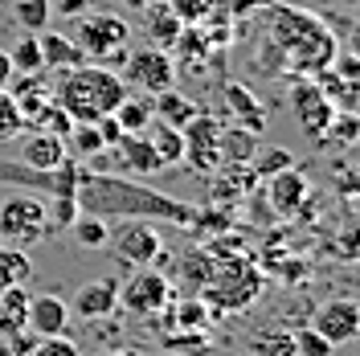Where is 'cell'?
Wrapping results in <instances>:
<instances>
[{
	"instance_id": "c3c4849f",
	"label": "cell",
	"mask_w": 360,
	"mask_h": 356,
	"mask_svg": "<svg viewBox=\"0 0 360 356\" xmlns=\"http://www.w3.org/2000/svg\"><path fill=\"white\" fill-rule=\"evenodd\" d=\"M119 4H127V8H135V13H143V8H148V0H119Z\"/></svg>"
},
{
	"instance_id": "836d02e7",
	"label": "cell",
	"mask_w": 360,
	"mask_h": 356,
	"mask_svg": "<svg viewBox=\"0 0 360 356\" xmlns=\"http://www.w3.org/2000/svg\"><path fill=\"white\" fill-rule=\"evenodd\" d=\"M295 164V156L287 152V148H258V156H254V177L258 180H266V177H274V172H283V168H291Z\"/></svg>"
},
{
	"instance_id": "4dcf8cb0",
	"label": "cell",
	"mask_w": 360,
	"mask_h": 356,
	"mask_svg": "<svg viewBox=\"0 0 360 356\" xmlns=\"http://www.w3.org/2000/svg\"><path fill=\"white\" fill-rule=\"evenodd\" d=\"M70 234H74V242L86 246V250H107L111 225H107V217H90V213H78V217H74V225H70Z\"/></svg>"
},
{
	"instance_id": "8fae6325",
	"label": "cell",
	"mask_w": 360,
	"mask_h": 356,
	"mask_svg": "<svg viewBox=\"0 0 360 356\" xmlns=\"http://www.w3.org/2000/svg\"><path fill=\"white\" fill-rule=\"evenodd\" d=\"M307 328H315V332L323 336L332 348H340V344H352L360 332V303L356 299H328V303H315L311 312V324Z\"/></svg>"
},
{
	"instance_id": "7bdbcfd3",
	"label": "cell",
	"mask_w": 360,
	"mask_h": 356,
	"mask_svg": "<svg viewBox=\"0 0 360 356\" xmlns=\"http://www.w3.org/2000/svg\"><path fill=\"white\" fill-rule=\"evenodd\" d=\"M336 254L344 258V262H352V258H356V229H352V225L336 238Z\"/></svg>"
},
{
	"instance_id": "8992f818",
	"label": "cell",
	"mask_w": 360,
	"mask_h": 356,
	"mask_svg": "<svg viewBox=\"0 0 360 356\" xmlns=\"http://www.w3.org/2000/svg\"><path fill=\"white\" fill-rule=\"evenodd\" d=\"M49 238V209L45 197L25 193V197L0 201V242L8 246H29Z\"/></svg>"
},
{
	"instance_id": "f1b7e54d",
	"label": "cell",
	"mask_w": 360,
	"mask_h": 356,
	"mask_svg": "<svg viewBox=\"0 0 360 356\" xmlns=\"http://www.w3.org/2000/svg\"><path fill=\"white\" fill-rule=\"evenodd\" d=\"M98 152H107V148H103V139H98V127H94V123H74L70 135H66V156L86 164V160L98 156Z\"/></svg>"
},
{
	"instance_id": "e575fe53",
	"label": "cell",
	"mask_w": 360,
	"mask_h": 356,
	"mask_svg": "<svg viewBox=\"0 0 360 356\" xmlns=\"http://www.w3.org/2000/svg\"><path fill=\"white\" fill-rule=\"evenodd\" d=\"M21 132H25V119L17 111V103H13V94L0 90V144H13Z\"/></svg>"
},
{
	"instance_id": "cb8c5ba5",
	"label": "cell",
	"mask_w": 360,
	"mask_h": 356,
	"mask_svg": "<svg viewBox=\"0 0 360 356\" xmlns=\"http://www.w3.org/2000/svg\"><path fill=\"white\" fill-rule=\"evenodd\" d=\"M180 29H184V25L168 13V4H148V8H143V33L152 37V45L172 49V42H176Z\"/></svg>"
},
{
	"instance_id": "bcb514c9",
	"label": "cell",
	"mask_w": 360,
	"mask_h": 356,
	"mask_svg": "<svg viewBox=\"0 0 360 356\" xmlns=\"http://www.w3.org/2000/svg\"><path fill=\"white\" fill-rule=\"evenodd\" d=\"M13 74H17V70H13V62H8V49H0V90L8 87Z\"/></svg>"
},
{
	"instance_id": "2e32d148",
	"label": "cell",
	"mask_w": 360,
	"mask_h": 356,
	"mask_svg": "<svg viewBox=\"0 0 360 356\" xmlns=\"http://www.w3.org/2000/svg\"><path fill=\"white\" fill-rule=\"evenodd\" d=\"M258 148H262V135L242 127V123H225L221 127V168H250L254 156H258Z\"/></svg>"
},
{
	"instance_id": "6da1fadb",
	"label": "cell",
	"mask_w": 360,
	"mask_h": 356,
	"mask_svg": "<svg viewBox=\"0 0 360 356\" xmlns=\"http://www.w3.org/2000/svg\"><path fill=\"white\" fill-rule=\"evenodd\" d=\"M262 8H266V17L258 21V37H266V45L258 42V62L266 74L315 78L332 66L340 42L323 17L283 4V0H266Z\"/></svg>"
},
{
	"instance_id": "44dd1931",
	"label": "cell",
	"mask_w": 360,
	"mask_h": 356,
	"mask_svg": "<svg viewBox=\"0 0 360 356\" xmlns=\"http://www.w3.org/2000/svg\"><path fill=\"white\" fill-rule=\"evenodd\" d=\"M201 111L193 98H184V94H176V90H160V94H152V115H156V123H168V127H184L193 115Z\"/></svg>"
},
{
	"instance_id": "3957f363",
	"label": "cell",
	"mask_w": 360,
	"mask_h": 356,
	"mask_svg": "<svg viewBox=\"0 0 360 356\" xmlns=\"http://www.w3.org/2000/svg\"><path fill=\"white\" fill-rule=\"evenodd\" d=\"M262 291H266V279H262L258 258H221L213 279L197 295L213 312H250L262 299Z\"/></svg>"
},
{
	"instance_id": "ee69618b",
	"label": "cell",
	"mask_w": 360,
	"mask_h": 356,
	"mask_svg": "<svg viewBox=\"0 0 360 356\" xmlns=\"http://www.w3.org/2000/svg\"><path fill=\"white\" fill-rule=\"evenodd\" d=\"M336 189H340V197H344L348 205H352V201H356V172H352V168H340Z\"/></svg>"
},
{
	"instance_id": "7dc6e473",
	"label": "cell",
	"mask_w": 360,
	"mask_h": 356,
	"mask_svg": "<svg viewBox=\"0 0 360 356\" xmlns=\"http://www.w3.org/2000/svg\"><path fill=\"white\" fill-rule=\"evenodd\" d=\"M98 356H143L139 348H111V352H98Z\"/></svg>"
},
{
	"instance_id": "277c9868",
	"label": "cell",
	"mask_w": 360,
	"mask_h": 356,
	"mask_svg": "<svg viewBox=\"0 0 360 356\" xmlns=\"http://www.w3.org/2000/svg\"><path fill=\"white\" fill-rule=\"evenodd\" d=\"M70 42L86 53V62L98 66H123L127 58V45H131V25L115 13H78L74 29H70Z\"/></svg>"
},
{
	"instance_id": "ba28073f",
	"label": "cell",
	"mask_w": 360,
	"mask_h": 356,
	"mask_svg": "<svg viewBox=\"0 0 360 356\" xmlns=\"http://www.w3.org/2000/svg\"><path fill=\"white\" fill-rule=\"evenodd\" d=\"M127 90H139V94H160L176 82V58L160 45H139V49H127L123 58V74H119Z\"/></svg>"
},
{
	"instance_id": "d590c367",
	"label": "cell",
	"mask_w": 360,
	"mask_h": 356,
	"mask_svg": "<svg viewBox=\"0 0 360 356\" xmlns=\"http://www.w3.org/2000/svg\"><path fill=\"white\" fill-rule=\"evenodd\" d=\"M164 4L180 25H205L209 17V0H164Z\"/></svg>"
},
{
	"instance_id": "e0dca14e",
	"label": "cell",
	"mask_w": 360,
	"mask_h": 356,
	"mask_svg": "<svg viewBox=\"0 0 360 356\" xmlns=\"http://www.w3.org/2000/svg\"><path fill=\"white\" fill-rule=\"evenodd\" d=\"M213 307L205 303L201 295H188V299H172L168 307H164V319H168V328L172 332H205L209 324H213Z\"/></svg>"
},
{
	"instance_id": "1f68e13d",
	"label": "cell",
	"mask_w": 360,
	"mask_h": 356,
	"mask_svg": "<svg viewBox=\"0 0 360 356\" xmlns=\"http://www.w3.org/2000/svg\"><path fill=\"white\" fill-rule=\"evenodd\" d=\"M13 17H17V25H21L25 33H41V29H49L53 4L49 0H17L13 4Z\"/></svg>"
},
{
	"instance_id": "f35d334b",
	"label": "cell",
	"mask_w": 360,
	"mask_h": 356,
	"mask_svg": "<svg viewBox=\"0 0 360 356\" xmlns=\"http://www.w3.org/2000/svg\"><path fill=\"white\" fill-rule=\"evenodd\" d=\"M164 348H168V352H205V348H209V336L205 332H172L168 336V340H164Z\"/></svg>"
},
{
	"instance_id": "8d00e7d4",
	"label": "cell",
	"mask_w": 360,
	"mask_h": 356,
	"mask_svg": "<svg viewBox=\"0 0 360 356\" xmlns=\"http://www.w3.org/2000/svg\"><path fill=\"white\" fill-rule=\"evenodd\" d=\"M33 127H41V132L58 135V139H66L70 127H74V119H70V115L62 111V107H58V103H49V107H45L41 115H37V123H33Z\"/></svg>"
},
{
	"instance_id": "74e56055",
	"label": "cell",
	"mask_w": 360,
	"mask_h": 356,
	"mask_svg": "<svg viewBox=\"0 0 360 356\" xmlns=\"http://www.w3.org/2000/svg\"><path fill=\"white\" fill-rule=\"evenodd\" d=\"M295 352L299 356H332V344L315 332V328H299L295 332Z\"/></svg>"
},
{
	"instance_id": "ab89813d",
	"label": "cell",
	"mask_w": 360,
	"mask_h": 356,
	"mask_svg": "<svg viewBox=\"0 0 360 356\" xmlns=\"http://www.w3.org/2000/svg\"><path fill=\"white\" fill-rule=\"evenodd\" d=\"M29 356H82V352H78V344H74L70 336H45V340L33 344Z\"/></svg>"
},
{
	"instance_id": "f546056e",
	"label": "cell",
	"mask_w": 360,
	"mask_h": 356,
	"mask_svg": "<svg viewBox=\"0 0 360 356\" xmlns=\"http://www.w3.org/2000/svg\"><path fill=\"white\" fill-rule=\"evenodd\" d=\"M356 132H360L356 115H348V111H336V119L328 123V132L319 135L315 144H319L323 152H336V148H352V144H356Z\"/></svg>"
},
{
	"instance_id": "83f0119b",
	"label": "cell",
	"mask_w": 360,
	"mask_h": 356,
	"mask_svg": "<svg viewBox=\"0 0 360 356\" xmlns=\"http://www.w3.org/2000/svg\"><path fill=\"white\" fill-rule=\"evenodd\" d=\"M25 312H29V295H25V287L0 291V336L25 332Z\"/></svg>"
},
{
	"instance_id": "484cf974",
	"label": "cell",
	"mask_w": 360,
	"mask_h": 356,
	"mask_svg": "<svg viewBox=\"0 0 360 356\" xmlns=\"http://www.w3.org/2000/svg\"><path fill=\"white\" fill-rule=\"evenodd\" d=\"M152 123H156V119H152ZM148 139H152V148H156V156H160V168H176V164H184V135H180V127L156 123Z\"/></svg>"
},
{
	"instance_id": "681fc988",
	"label": "cell",
	"mask_w": 360,
	"mask_h": 356,
	"mask_svg": "<svg viewBox=\"0 0 360 356\" xmlns=\"http://www.w3.org/2000/svg\"><path fill=\"white\" fill-rule=\"evenodd\" d=\"M148 4H164V0H148Z\"/></svg>"
},
{
	"instance_id": "b9f144b4",
	"label": "cell",
	"mask_w": 360,
	"mask_h": 356,
	"mask_svg": "<svg viewBox=\"0 0 360 356\" xmlns=\"http://www.w3.org/2000/svg\"><path fill=\"white\" fill-rule=\"evenodd\" d=\"M94 127H98V139H103V148H115V144H119V139L127 135L123 127H119V119H115V115H103V119H98Z\"/></svg>"
},
{
	"instance_id": "ac0fdd59",
	"label": "cell",
	"mask_w": 360,
	"mask_h": 356,
	"mask_svg": "<svg viewBox=\"0 0 360 356\" xmlns=\"http://www.w3.org/2000/svg\"><path fill=\"white\" fill-rule=\"evenodd\" d=\"M37 45H41V66L49 70V74H62V70H74V66L86 62V53L70 42L66 33H49V29H41V33H37Z\"/></svg>"
},
{
	"instance_id": "d6a6232c",
	"label": "cell",
	"mask_w": 360,
	"mask_h": 356,
	"mask_svg": "<svg viewBox=\"0 0 360 356\" xmlns=\"http://www.w3.org/2000/svg\"><path fill=\"white\" fill-rule=\"evenodd\" d=\"M8 62H13V70L17 74H37L41 66V45H37V33H25L21 42L8 49Z\"/></svg>"
},
{
	"instance_id": "ffe728a7",
	"label": "cell",
	"mask_w": 360,
	"mask_h": 356,
	"mask_svg": "<svg viewBox=\"0 0 360 356\" xmlns=\"http://www.w3.org/2000/svg\"><path fill=\"white\" fill-rule=\"evenodd\" d=\"M225 103H229V111H233V119H238L242 127H250V132L262 135V127H266V111H262V103L250 94L246 82H225Z\"/></svg>"
},
{
	"instance_id": "4316f807",
	"label": "cell",
	"mask_w": 360,
	"mask_h": 356,
	"mask_svg": "<svg viewBox=\"0 0 360 356\" xmlns=\"http://www.w3.org/2000/svg\"><path fill=\"white\" fill-rule=\"evenodd\" d=\"M213 270H217V258H213L205 246H201V250H184V258L176 262V274L188 283V287H197V291L213 279Z\"/></svg>"
},
{
	"instance_id": "7c38bea8",
	"label": "cell",
	"mask_w": 360,
	"mask_h": 356,
	"mask_svg": "<svg viewBox=\"0 0 360 356\" xmlns=\"http://www.w3.org/2000/svg\"><path fill=\"white\" fill-rule=\"evenodd\" d=\"M262 193H266L270 213H274L278 222H291L295 213H299V205L311 197V180H307V172H303V164H291V168L266 177Z\"/></svg>"
},
{
	"instance_id": "7402d4cb",
	"label": "cell",
	"mask_w": 360,
	"mask_h": 356,
	"mask_svg": "<svg viewBox=\"0 0 360 356\" xmlns=\"http://www.w3.org/2000/svg\"><path fill=\"white\" fill-rule=\"evenodd\" d=\"M33 279V258L25 254V246H0V291L25 287Z\"/></svg>"
},
{
	"instance_id": "d6986e66",
	"label": "cell",
	"mask_w": 360,
	"mask_h": 356,
	"mask_svg": "<svg viewBox=\"0 0 360 356\" xmlns=\"http://www.w3.org/2000/svg\"><path fill=\"white\" fill-rule=\"evenodd\" d=\"M254 184H258L254 168H225L221 177H209V197H213V205H233L238 209Z\"/></svg>"
},
{
	"instance_id": "7a4b0ae2",
	"label": "cell",
	"mask_w": 360,
	"mask_h": 356,
	"mask_svg": "<svg viewBox=\"0 0 360 356\" xmlns=\"http://www.w3.org/2000/svg\"><path fill=\"white\" fill-rule=\"evenodd\" d=\"M123 98H127V82L111 66H98V62L62 70V78L53 82V103L74 123H98L103 115H115Z\"/></svg>"
},
{
	"instance_id": "9c48e42d",
	"label": "cell",
	"mask_w": 360,
	"mask_h": 356,
	"mask_svg": "<svg viewBox=\"0 0 360 356\" xmlns=\"http://www.w3.org/2000/svg\"><path fill=\"white\" fill-rule=\"evenodd\" d=\"M221 119L209 111H197L180 135H184V160L197 168V172H217L221 168Z\"/></svg>"
},
{
	"instance_id": "f6af8a7d",
	"label": "cell",
	"mask_w": 360,
	"mask_h": 356,
	"mask_svg": "<svg viewBox=\"0 0 360 356\" xmlns=\"http://www.w3.org/2000/svg\"><path fill=\"white\" fill-rule=\"evenodd\" d=\"M49 4H58L62 13H70V17H78V13H86V8L94 4V0H49Z\"/></svg>"
},
{
	"instance_id": "603a6c76",
	"label": "cell",
	"mask_w": 360,
	"mask_h": 356,
	"mask_svg": "<svg viewBox=\"0 0 360 356\" xmlns=\"http://www.w3.org/2000/svg\"><path fill=\"white\" fill-rule=\"evenodd\" d=\"M115 119H119V127L127 135L148 132L152 119H156V115H152V94H131V90H127V98L115 107Z\"/></svg>"
},
{
	"instance_id": "5b68a950",
	"label": "cell",
	"mask_w": 360,
	"mask_h": 356,
	"mask_svg": "<svg viewBox=\"0 0 360 356\" xmlns=\"http://www.w3.org/2000/svg\"><path fill=\"white\" fill-rule=\"evenodd\" d=\"M107 250H111L119 262H127L131 270H139V267H164V262H168L164 242H160V229L152 222H143V217H123V222L111 229Z\"/></svg>"
},
{
	"instance_id": "d4e9b609",
	"label": "cell",
	"mask_w": 360,
	"mask_h": 356,
	"mask_svg": "<svg viewBox=\"0 0 360 356\" xmlns=\"http://www.w3.org/2000/svg\"><path fill=\"white\" fill-rule=\"evenodd\" d=\"M246 348L250 356H299L295 352V332H287V328H258Z\"/></svg>"
},
{
	"instance_id": "9a60e30c",
	"label": "cell",
	"mask_w": 360,
	"mask_h": 356,
	"mask_svg": "<svg viewBox=\"0 0 360 356\" xmlns=\"http://www.w3.org/2000/svg\"><path fill=\"white\" fill-rule=\"evenodd\" d=\"M17 139H21V164L25 168L45 172V168H58V164L66 160V139L41 132V127H25Z\"/></svg>"
},
{
	"instance_id": "30bf717a",
	"label": "cell",
	"mask_w": 360,
	"mask_h": 356,
	"mask_svg": "<svg viewBox=\"0 0 360 356\" xmlns=\"http://www.w3.org/2000/svg\"><path fill=\"white\" fill-rule=\"evenodd\" d=\"M291 119L295 127L307 135V139H319V135L328 132V123L336 119V107H332V98L319 90L315 78H291Z\"/></svg>"
},
{
	"instance_id": "5bb4252c",
	"label": "cell",
	"mask_w": 360,
	"mask_h": 356,
	"mask_svg": "<svg viewBox=\"0 0 360 356\" xmlns=\"http://www.w3.org/2000/svg\"><path fill=\"white\" fill-rule=\"evenodd\" d=\"M25 328L37 340H45V336H70V303L62 295H37V299H29Z\"/></svg>"
},
{
	"instance_id": "52a82bcc",
	"label": "cell",
	"mask_w": 360,
	"mask_h": 356,
	"mask_svg": "<svg viewBox=\"0 0 360 356\" xmlns=\"http://www.w3.org/2000/svg\"><path fill=\"white\" fill-rule=\"evenodd\" d=\"M172 299H176V287H172V279L160 274L156 267H139L135 274L119 279V307L127 315H139V319L160 315Z\"/></svg>"
},
{
	"instance_id": "4fadbf2b",
	"label": "cell",
	"mask_w": 360,
	"mask_h": 356,
	"mask_svg": "<svg viewBox=\"0 0 360 356\" xmlns=\"http://www.w3.org/2000/svg\"><path fill=\"white\" fill-rule=\"evenodd\" d=\"M119 307V279L115 274H103V279H90L74 291L70 299V319H82V324H94V319H107V315Z\"/></svg>"
},
{
	"instance_id": "60d3db41",
	"label": "cell",
	"mask_w": 360,
	"mask_h": 356,
	"mask_svg": "<svg viewBox=\"0 0 360 356\" xmlns=\"http://www.w3.org/2000/svg\"><path fill=\"white\" fill-rule=\"evenodd\" d=\"M33 344H37V336L29 332H13V336H4V348H0V356H29L33 352Z\"/></svg>"
}]
</instances>
